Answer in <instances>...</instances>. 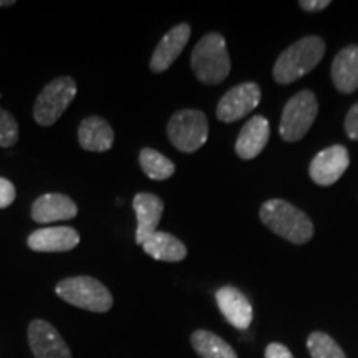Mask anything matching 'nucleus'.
<instances>
[{
	"mask_svg": "<svg viewBox=\"0 0 358 358\" xmlns=\"http://www.w3.org/2000/svg\"><path fill=\"white\" fill-rule=\"evenodd\" d=\"M141 248L148 256L163 262H181L187 256L186 245L169 232L156 231L141 244Z\"/></svg>",
	"mask_w": 358,
	"mask_h": 358,
	"instance_id": "obj_19",
	"label": "nucleus"
},
{
	"mask_svg": "<svg viewBox=\"0 0 358 358\" xmlns=\"http://www.w3.org/2000/svg\"><path fill=\"white\" fill-rule=\"evenodd\" d=\"M216 302L224 319L236 329L245 330L252 324V306L241 290L236 287H221L216 292Z\"/></svg>",
	"mask_w": 358,
	"mask_h": 358,
	"instance_id": "obj_13",
	"label": "nucleus"
},
{
	"mask_svg": "<svg viewBox=\"0 0 358 358\" xmlns=\"http://www.w3.org/2000/svg\"><path fill=\"white\" fill-rule=\"evenodd\" d=\"M77 90V83L71 77H60L48 83L35 100V122L40 127H52L65 113L70 103L75 100Z\"/></svg>",
	"mask_w": 358,
	"mask_h": 358,
	"instance_id": "obj_7",
	"label": "nucleus"
},
{
	"mask_svg": "<svg viewBox=\"0 0 358 358\" xmlns=\"http://www.w3.org/2000/svg\"><path fill=\"white\" fill-rule=\"evenodd\" d=\"M55 292L62 301L83 310L103 313L113 307V295L100 280L88 275L70 277L58 282Z\"/></svg>",
	"mask_w": 358,
	"mask_h": 358,
	"instance_id": "obj_4",
	"label": "nucleus"
},
{
	"mask_svg": "<svg viewBox=\"0 0 358 358\" xmlns=\"http://www.w3.org/2000/svg\"><path fill=\"white\" fill-rule=\"evenodd\" d=\"M325 55V43L320 37L301 38L285 48L274 65V80L280 85H289L302 78L320 64Z\"/></svg>",
	"mask_w": 358,
	"mask_h": 358,
	"instance_id": "obj_2",
	"label": "nucleus"
},
{
	"mask_svg": "<svg viewBox=\"0 0 358 358\" xmlns=\"http://www.w3.org/2000/svg\"><path fill=\"white\" fill-rule=\"evenodd\" d=\"M345 131L352 140H358V103L348 111L345 118Z\"/></svg>",
	"mask_w": 358,
	"mask_h": 358,
	"instance_id": "obj_25",
	"label": "nucleus"
},
{
	"mask_svg": "<svg viewBox=\"0 0 358 358\" xmlns=\"http://www.w3.org/2000/svg\"><path fill=\"white\" fill-rule=\"evenodd\" d=\"M268 136H271V127L264 116H252L244 128L241 129L236 141V153L243 159H254L262 153L266 148Z\"/></svg>",
	"mask_w": 358,
	"mask_h": 358,
	"instance_id": "obj_16",
	"label": "nucleus"
},
{
	"mask_svg": "<svg viewBox=\"0 0 358 358\" xmlns=\"http://www.w3.org/2000/svg\"><path fill=\"white\" fill-rule=\"evenodd\" d=\"M261 221L274 234L292 244H306L313 236V224L307 214L287 201H266L261 208Z\"/></svg>",
	"mask_w": 358,
	"mask_h": 358,
	"instance_id": "obj_1",
	"label": "nucleus"
},
{
	"mask_svg": "<svg viewBox=\"0 0 358 358\" xmlns=\"http://www.w3.org/2000/svg\"><path fill=\"white\" fill-rule=\"evenodd\" d=\"M191 37V27L187 24H179L164 35L158 43L156 50L151 57L150 69L155 73H163L171 66L176 58L185 50L187 40Z\"/></svg>",
	"mask_w": 358,
	"mask_h": 358,
	"instance_id": "obj_11",
	"label": "nucleus"
},
{
	"mask_svg": "<svg viewBox=\"0 0 358 358\" xmlns=\"http://www.w3.org/2000/svg\"><path fill=\"white\" fill-rule=\"evenodd\" d=\"M29 345L35 358H73L65 338L45 320L30 322Z\"/></svg>",
	"mask_w": 358,
	"mask_h": 358,
	"instance_id": "obj_10",
	"label": "nucleus"
},
{
	"mask_svg": "<svg viewBox=\"0 0 358 358\" xmlns=\"http://www.w3.org/2000/svg\"><path fill=\"white\" fill-rule=\"evenodd\" d=\"M140 166L143 173L150 179H155V181L169 179L174 174V171H176V166H174L173 161L168 159L164 155H161L159 151L153 150V148L141 150Z\"/></svg>",
	"mask_w": 358,
	"mask_h": 358,
	"instance_id": "obj_21",
	"label": "nucleus"
},
{
	"mask_svg": "<svg viewBox=\"0 0 358 358\" xmlns=\"http://www.w3.org/2000/svg\"><path fill=\"white\" fill-rule=\"evenodd\" d=\"M308 352L312 358H347L345 352L335 340L324 332H313L307 340Z\"/></svg>",
	"mask_w": 358,
	"mask_h": 358,
	"instance_id": "obj_22",
	"label": "nucleus"
},
{
	"mask_svg": "<svg viewBox=\"0 0 358 358\" xmlns=\"http://www.w3.org/2000/svg\"><path fill=\"white\" fill-rule=\"evenodd\" d=\"M191 66L196 78L206 85H217L227 78L231 60L221 34H208L199 40L192 50Z\"/></svg>",
	"mask_w": 358,
	"mask_h": 358,
	"instance_id": "obj_3",
	"label": "nucleus"
},
{
	"mask_svg": "<svg viewBox=\"0 0 358 358\" xmlns=\"http://www.w3.org/2000/svg\"><path fill=\"white\" fill-rule=\"evenodd\" d=\"M80 243V234L73 227H43L34 231L27 239L29 248L35 252H66Z\"/></svg>",
	"mask_w": 358,
	"mask_h": 358,
	"instance_id": "obj_12",
	"label": "nucleus"
},
{
	"mask_svg": "<svg viewBox=\"0 0 358 358\" xmlns=\"http://www.w3.org/2000/svg\"><path fill=\"white\" fill-rule=\"evenodd\" d=\"M261 103V88L257 83H243L231 88L217 103L216 115L224 123H232L257 108Z\"/></svg>",
	"mask_w": 358,
	"mask_h": 358,
	"instance_id": "obj_8",
	"label": "nucleus"
},
{
	"mask_svg": "<svg viewBox=\"0 0 358 358\" xmlns=\"http://www.w3.org/2000/svg\"><path fill=\"white\" fill-rule=\"evenodd\" d=\"M133 209L136 213V243L143 244L150 236L158 231V224L163 216L164 204L156 194L138 192L133 199Z\"/></svg>",
	"mask_w": 358,
	"mask_h": 358,
	"instance_id": "obj_15",
	"label": "nucleus"
},
{
	"mask_svg": "<svg viewBox=\"0 0 358 358\" xmlns=\"http://www.w3.org/2000/svg\"><path fill=\"white\" fill-rule=\"evenodd\" d=\"M350 158H348V151L345 146L334 145L327 150H322L310 163L312 181L319 186H332L337 182L342 174L347 171Z\"/></svg>",
	"mask_w": 358,
	"mask_h": 358,
	"instance_id": "obj_9",
	"label": "nucleus"
},
{
	"mask_svg": "<svg viewBox=\"0 0 358 358\" xmlns=\"http://www.w3.org/2000/svg\"><path fill=\"white\" fill-rule=\"evenodd\" d=\"M15 186L6 178H0V209H6L15 201Z\"/></svg>",
	"mask_w": 358,
	"mask_h": 358,
	"instance_id": "obj_24",
	"label": "nucleus"
},
{
	"mask_svg": "<svg viewBox=\"0 0 358 358\" xmlns=\"http://www.w3.org/2000/svg\"><path fill=\"white\" fill-rule=\"evenodd\" d=\"M266 358H294L292 352L282 343H271L266 348Z\"/></svg>",
	"mask_w": 358,
	"mask_h": 358,
	"instance_id": "obj_26",
	"label": "nucleus"
},
{
	"mask_svg": "<svg viewBox=\"0 0 358 358\" xmlns=\"http://www.w3.org/2000/svg\"><path fill=\"white\" fill-rule=\"evenodd\" d=\"M78 214V206L65 194L48 192L40 196L32 206V219L38 224L69 221Z\"/></svg>",
	"mask_w": 358,
	"mask_h": 358,
	"instance_id": "obj_14",
	"label": "nucleus"
},
{
	"mask_svg": "<svg viewBox=\"0 0 358 358\" xmlns=\"http://www.w3.org/2000/svg\"><path fill=\"white\" fill-rule=\"evenodd\" d=\"M191 343L201 358H237L234 348L209 330H196Z\"/></svg>",
	"mask_w": 358,
	"mask_h": 358,
	"instance_id": "obj_20",
	"label": "nucleus"
},
{
	"mask_svg": "<svg viewBox=\"0 0 358 358\" xmlns=\"http://www.w3.org/2000/svg\"><path fill=\"white\" fill-rule=\"evenodd\" d=\"M299 6H301L306 12H319L325 10V8L330 6V0H302Z\"/></svg>",
	"mask_w": 358,
	"mask_h": 358,
	"instance_id": "obj_27",
	"label": "nucleus"
},
{
	"mask_svg": "<svg viewBox=\"0 0 358 358\" xmlns=\"http://www.w3.org/2000/svg\"><path fill=\"white\" fill-rule=\"evenodd\" d=\"M332 82L340 93H353L358 88V47L350 45L337 53L332 64Z\"/></svg>",
	"mask_w": 358,
	"mask_h": 358,
	"instance_id": "obj_17",
	"label": "nucleus"
},
{
	"mask_svg": "<svg viewBox=\"0 0 358 358\" xmlns=\"http://www.w3.org/2000/svg\"><path fill=\"white\" fill-rule=\"evenodd\" d=\"M19 140V124L8 111L0 108V148H10Z\"/></svg>",
	"mask_w": 358,
	"mask_h": 358,
	"instance_id": "obj_23",
	"label": "nucleus"
},
{
	"mask_svg": "<svg viewBox=\"0 0 358 358\" xmlns=\"http://www.w3.org/2000/svg\"><path fill=\"white\" fill-rule=\"evenodd\" d=\"M12 6H15V2H13V0H6V2H2V0H0V7H12Z\"/></svg>",
	"mask_w": 358,
	"mask_h": 358,
	"instance_id": "obj_28",
	"label": "nucleus"
},
{
	"mask_svg": "<svg viewBox=\"0 0 358 358\" xmlns=\"http://www.w3.org/2000/svg\"><path fill=\"white\" fill-rule=\"evenodd\" d=\"M78 141L83 150L103 153L113 146L115 133L106 120L100 116H88L80 123Z\"/></svg>",
	"mask_w": 358,
	"mask_h": 358,
	"instance_id": "obj_18",
	"label": "nucleus"
},
{
	"mask_svg": "<svg viewBox=\"0 0 358 358\" xmlns=\"http://www.w3.org/2000/svg\"><path fill=\"white\" fill-rule=\"evenodd\" d=\"M319 113L317 96L310 90H302L284 106L279 133L284 141H299L308 133Z\"/></svg>",
	"mask_w": 358,
	"mask_h": 358,
	"instance_id": "obj_6",
	"label": "nucleus"
},
{
	"mask_svg": "<svg viewBox=\"0 0 358 358\" xmlns=\"http://www.w3.org/2000/svg\"><path fill=\"white\" fill-rule=\"evenodd\" d=\"M209 136V123L203 111L181 110L168 123V138L176 150L194 153L203 148Z\"/></svg>",
	"mask_w": 358,
	"mask_h": 358,
	"instance_id": "obj_5",
	"label": "nucleus"
}]
</instances>
